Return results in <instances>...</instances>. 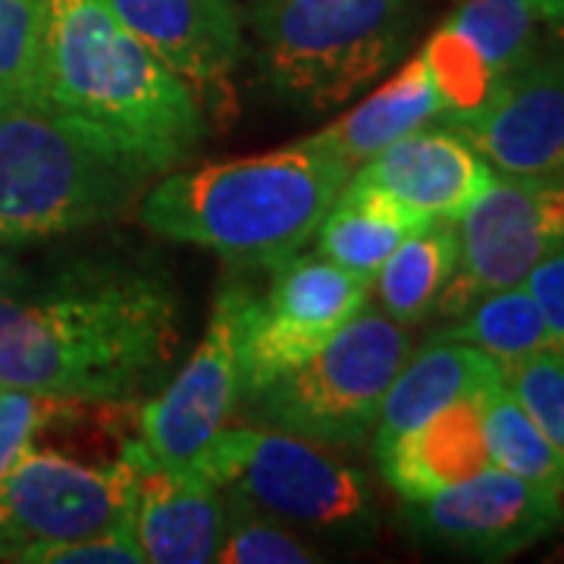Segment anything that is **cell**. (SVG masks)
Segmentation results:
<instances>
[{
	"mask_svg": "<svg viewBox=\"0 0 564 564\" xmlns=\"http://www.w3.org/2000/svg\"><path fill=\"white\" fill-rule=\"evenodd\" d=\"M180 348L173 285L129 263H82L35 292L0 289V386L82 404L135 402Z\"/></svg>",
	"mask_w": 564,
	"mask_h": 564,
	"instance_id": "6da1fadb",
	"label": "cell"
},
{
	"mask_svg": "<svg viewBox=\"0 0 564 564\" xmlns=\"http://www.w3.org/2000/svg\"><path fill=\"white\" fill-rule=\"evenodd\" d=\"M351 163L289 144L261 158L170 170L139 198V220L163 239L188 242L245 267H276L314 239Z\"/></svg>",
	"mask_w": 564,
	"mask_h": 564,
	"instance_id": "7a4b0ae2",
	"label": "cell"
},
{
	"mask_svg": "<svg viewBox=\"0 0 564 564\" xmlns=\"http://www.w3.org/2000/svg\"><path fill=\"white\" fill-rule=\"evenodd\" d=\"M47 107L101 129L158 176L207 135L195 88L151 54L104 0H47Z\"/></svg>",
	"mask_w": 564,
	"mask_h": 564,
	"instance_id": "3957f363",
	"label": "cell"
},
{
	"mask_svg": "<svg viewBox=\"0 0 564 564\" xmlns=\"http://www.w3.org/2000/svg\"><path fill=\"white\" fill-rule=\"evenodd\" d=\"M148 163L88 122L57 110L0 113V245L41 242L122 217Z\"/></svg>",
	"mask_w": 564,
	"mask_h": 564,
	"instance_id": "277c9868",
	"label": "cell"
},
{
	"mask_svg": "<svg viewBox=\"0 0 564 564\" xmlns=\"http://www.w3.org/2000/svg\"><path fill=\"white\" fill-rule=\"evenodd\" d=\"M423 7L426 0H254L263 76L304 113L345 107L408 54Z\"/></svg>",
	"mask_w": 564,
	"mask_h": 564,
	"instance_id": "5b68a950",
	"label": "cell"
},
{
	"mask_svg": "<svg viewBox=\"0 0 564 564\" xmlns=\"http://www.w3.org/2000/svg\"><path fill=\"white\" fill-rule=\"evenodd\" d=\"M411 351L414 339L402 323L367 304L307 361L239 402L258 426L355 448L370 436L386 389Z\"/></svg>",
	"mask_w": 564,
	"mask_h": 564,
	"instance_id": "8992f818",
	"label": "cell"
},
{
	"mask_svg": "<svg viewBox=\"0 0 564 564\" xmlns=\"http://www.w3.org/2000/svg\"><path fill=\"white\" fill-rule=\"evenodd\" d=\"M188 467L285 524L348 536L373 527V496L361 470L282 430L223 426Z\"/></svg>",
	"mask_w": 564,
	"mask_h": 564,
	"instance_id": "52a82bcc",
	"label": "cell"
},
{
	"mask_svg": "<svg viewBox=\"0 0 564 564\" xmlns=\"http://www.w3.org/2000/svg\"><path fill=\"white\" fill-rule=\"evenodd\" d=\"M139 496V462L122 445L110 464H82L29 445L0 484L3 558L25 543H69L129 527Z\"/></svg>",
	"mask_w": 564,
	"mask_h": 564,
	"instance_id": "ba28073f",
	"label": "cell"
},
{
	"mask_svg": "<svg viewBox=\"0 0 564 564\" xmlns=\"http://www.w3.org/2000/svg\"><path fill=\"white\" fill-rule=\"evenodd\" d=\"M458 267L436 311L462 314L486 292L521 285L552 251L564 248V170L545 176H502L455 220Z\"/></svg>",
	"mask_w": 564,
	"mask_h": 564,
	"instance_id": "9c48e42d",
	"label": "cell"
},
{
	"mask_svg": "<svg viewBox=\"0 0 564 564\" xmlns=\"http://www.w3.org/2000/svg\"><path fill=\"white\" fill-rule=\"evenodd\" d=\"M270 285L251 295L239 345V399L307 361L370 302L373 282L321 254L270 267Z\"/></svg>",
	"mask_w": 564,
	"mask_h": 564,
	"instance_id": "30bf717a",
	"label": "cell"
},
{
	"mask_svg": "<svg viewBox=\"0 0 564 564\" xmlns=\"http://www.w3.org/2000/svg\"><path fill=\"white\" fill-rule=\"evenodd\" d=\"M251 295L254 289L248 282H223L198 348L182 364L173 383L144 404L141 445L158 464H192L229 421L242 392L239 345Z\"/></svg>",
	"mask_w": 564,
	"mask_h": 564,
	"instance_id": "8fae6325",
	"label": "cell"
},
{
	"mask_svg": "<svg viewBox=\"0 0 564 564\" xmlns=\"http://www.w3.org/2000/svg\"><path fill=\"white\" fill-rule=\"evenodd\" d=\"M404 505L421 540L486 562L511 558L564 524V496L499 467Z\"/></svg>",
	"mask_w": 564,
	"mask_h": 564,
	"instance_id": "7c38bea8",
	"label": "cell"
},
{
	"mask_svg": "<svg viewBox=\"0 0 564 564\" xmlns=\"http://www.w3.org/2000/svg\"><path fill=\"white\" fill-rule=\"evenodd\" d=\"M540 25L530 0H462L417 51L443 95L436 122L480 110L540 54Z\"/></svg>",
	"mask_w": 564,
	"mask_h": 564,
	"instance_id": "4fadbf2b",
	"label": "cell"
},
{
	"mask_svg": "<svg viewBox=\"0 0 564 564\" xmlns=\"http://www.w3.org/2000/svg\"><path fill=\"white\" fill-rule=\"evenodd\" d=\"M496 173L545 176L564 170V61L536 54L474 113L443 120Z\"/></svg>",
	"mask_w": 564,
	"mask_h": 564,
	"instance_id": "5bb4252c",
	"label": "cell"
},
{
	"mask_svg": "<svg viewBox=\"0 0 564 564\" xmlns=\"http://www.w3.org/2000/svg\"><path fill=\"white\" fill-rule=\"evenodd\" d=\"M492 180L496 170L445 126H423L392 141L348 176L423 220H458Z\"/></svg>",
	"mask_w": 564,
	"mask_h": 564,
	"instance_id": "9a60e30c",
	"label": "cell"
},
{
	"mask_svg": "<svg viewBox=\"0 0 564 564\" xmlns=\"http://www.w3.org/2000/svg\"><path fill=\"white\" fill-rule=\"evenodd\" d=\"M110 13L158 54L198 98L226 88L248 41L236 0H104Z\"/></svg>",
	"mask_w": 564,
	"mask_h": 564,
	"instance_id": "2e32d148",
	"label": "cell"
},
{
	"mask_svg": "<svg viewBox=\"0 0 564 564\" xmlns=\"http://www.w3.org/2000/svg\"><path fill=\"white\" fill-rule=\"evenodd\" d=\"M139 496L132 508V533L148 564H207L217 558L226 505L223 492L188 464H158L135 440Z\"/></svg>",
	"mask_w": 564,
	"mask_h": 564,
	"instance_id": "e0dca14e",
	"label": "cell"
},
{
	"mask_svg": "<svg viewBox=\"0 0 564 564\" xmlns=\"http://www.w3.org/2000/svg\"><path fill=\"white\" fill-rule=\"evenodd\" d=\"M499 380L502 364L467 343L433 339L421 351H411L392 386L386 389L380 414L370 430L373 458L452 402L480 395Z\"/></svg>",
	"mask_w": 564,
	"mask_h": 564,
	"instance_id": "ac0fdd59",
	"label": "cell"
},
{
	"mask_svg": "<svg viewBox=\"0 0 564 564\" xmlns=\"http://www.w3.org/2000/svg\"><path fill=\"white\" fill-rule=\"evenodd\" d=\"M377 464L383 480L399 492L402 502L430 499L492 467L484 436L480 395L452 402L426 423L414 426L389 445L383 455H377Z\"/></svg>",
	"mask_w": 564,
	"mask_h": 564,
	"instance_id": "d6986e66",
	"label": "cell"
},
{
	"mask_svg": "<svg viewBox=\"0 0 564 564\" xmlns=\"http://www.w3.org/2000/svg\"><path fill=\"white\" fill-rule=\"evenodd\" d=\"M443 113V95L417 54L367 101L351 107L333 126L307 135L299 144L317 148V151H326L333 158H343L345 163L358 166L367 158L380 154L392 141L436 122Z\"/></svg>",
	"mask_w": 564,
	"mask_h": 564,
	"instance_id": "ffe728a7",
	"label": "cell"
},
{
	"mask_svg": "<svg viewBox=\"0 0 564 564\" xmlns=\"http://www.w3.org/2000/svg\"><path fill=\"white\" fill-rule=\"evenodd\" d=\"M426 223L433 220H423L417 214L404 210L402 204L373 188L345 182L336 204L329 207V214L314 232L317 254L339 263L355 276L373 282L386 258Z\"/></svg>",
	"mask_w": 564,
	"mask_h": 564,
	"instance_id": "44dd1931",
	"label": "cell"
},
{
	"mask_svg": "<svg viewBox=\"0 0 564 564\" xmlns=\"http://www.w3.org/2000/svg\"><path fill=\"white\" fill-rule=\"evenodd\" d=\"M458 267V226L455 220H433L411 232L380 267L377 295L380 311L402 326L426 321L448 289Z\"/></svg>",
	"mask_w": 564,
	"mask_h": 564,
	"instance_id": "7402d4cb",
	"label": "cell"
},
{
	"mask_svg": "<svg viewBox=\"0 0 564 564\" xmlns=\"http://www.w3.org/2000/svg\"><path fill=\"white\" fill-rule=\"evenodd\" d=\"M436 339L474 345L502 367L552 348L543 314L524 285H508L480 295L462 314H455V323L445 326Z\"/></svg>",
	"mask_w": 564,
	"mask_h": 564,
	"instance_id": "603a6c76",
	"label": "cell"
},
{
	"mask_svg": "<svg viewBox=\"0 0 564 564\" xmlns=\"http://www.w3.org/2000/svg\"><path fill=\"white\" fill-rule=\"evenodd\" d=\"M480 411H484V436L492 467L564 496V455L530 421V414L505 386V380L480 392Z\"/></svg>",
	"mask_w": 564,
	"mask_h": 564,
	"instance_id": "cb8c5ba5",
	"label": "cell"
},
{
	"mask_svg": "<svg viewBox=\"0 0 564 564\" xmlns=\"http://www.w3.org/2000/svg\"><path fill=\"white\" fill-rule=\"evenodd\" d=\"M44 44L47 0H0V113L51 110Z\"/></svg>",
	"mask_w": 564,
	"mask_h": 564,
	"instance_id": "d4e9b609",
	"label": "cell"
},
{
	"mask_svg": "<svg viewBox=\"0 0 564 564\" xmlns=\"http://www.w3.org/2000/svg\"><path fill=\"white\" fill-rule=\"evenodd\" d=\"M226 521L217 549L220 564H311L323 562L314 545L302 543L285 521L273 518L258 505L223 492Z\"/></svg>",
	"mask_w": 564,
	"mask_h": 564,
	"instance_id": "484cf974",
	"label": "cell"
},
{
	"mask_svg": "<svg viewBox=\"0 0 564 564\" xmlns=\"http://www.w3.org/2000/svg\"><path fill=\"white\" fill-rule=\"evenodd\" d=\"M505 386L514 392L530 421L564 455V351L543 348L502 367Z\"/></svg>",
	"mask_w": 564,
	"mask_h": 564,
	"instance_id": "4316f807",
	"label": "cell"
},
{
	"mask_svg": "<svg viewBox=\"0 0 564 564\" xmlns=\"http://www.w3.org/2000/svg\"><path fill=\"white\" fill-rule=\"evenodd\" d=\"M73 404L79 402L0 386V484L7 480L13 464L20 462L22 452L35 443L41 430L57 421Z\"/></svg>",
	"mask_w": 564,
	"mask_h": 564,
	"instance_id": "83f0119b",
	"label": "cell"
},
{
	"mask_svg": "<svg viewBox=\"0 0 564 564\" xmlns=\"http://www.w3.org/2000/svg\"><path fill=\"white\" fill-rule=\"evenodd\" d=\"M10 562L29 564H144L139 540L129 527L69 540V543H25L10 555Z\"/></svg>",
	"mask_w": 564,
	"mask_h": 564,
	"instance_id": "f1b7e54d",
	"label": "cell"
},
{
	"mask_svg": "<svg viewBox=\"0 0 564 564\" xmlns=\"http://www.w3.org/2000/svg\"><path fill=\"white\" fill-rule=\"evenodd\" d=\"M527 292L543 314L552 348L564 351V248L552 251L524 276Z\"/></svg>",
	"mask_w": 564,
	"mask_h": 564,
	"instance_id": "f546056e",
	"label": "cell"
},
{
	"mask_svg": "<svg viewBox=\"0 0 564 564\" xmlns=\"http://www.w3.org/2000/svg\"><path fill=\"white\" fill-rule=\"evenodd\" d=\"M533 13L549 29H564V0H530Z\"/></svg>",
	"mask_w": 564,
	"mask_h": 564,
	"instance_id": "4dcf8cb0",
	"label": "cell"
},
{
	"mask_svg": "<svg viewBox=\"0 0 564 564\" xmlns=\"http://www.w3.org/2000/svg\"><path fill=\"white\" fill-rule=\"evenodd\" d=\"M10 273H13V263H10V258H7V251H3V245H0V289L7 285V280H10Z\"/></svg>",
	"mask_w": 564,
	"mask_h": 564,
	"instance_id": "1f68e13d",
	"label": "cell"
},
{
	"mask_svg": "<svg viewBox=\"0 0 564 564\" xmlns=\"http://www.w3.org/2000/svg\"><path fill=\"white\" fill-rule=\"evenodd\" d=\"M552 32H558V39H562V51H558V57L564 61V29H552Z\"/></svg>",
	"mask_w": 564,
	"mask_h": 564,
	"instance_id": "d6a6232c",
	"label": "cell"
},
{
	"mask_svg": "<svg viewBox=\"0 0 564 564\" xmlns=\"http://www.w3.org/2000/svg\"><path fill=\"white\" fill-rule=\"evenodd\" d=\"M0 558H3V545H0Z\"/></svg>",
	"mask_w": 564,
	"mask_h": 564,
	"instance_id": "836d02e7",
	"label": "cell"
}]
</instances>
